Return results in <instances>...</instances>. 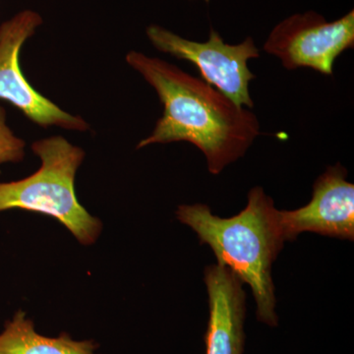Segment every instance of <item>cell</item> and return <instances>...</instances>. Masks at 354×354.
Wrapping results in <instances>:
<instances>
[{"label":"cell","instance_id":"obj_1","mask_svg":"<svg viewBox=\"0 0 354 354\" xmlns=\"http://www.w3.org/2000/svg\"><path fill=\"white\" fill-rule=\"evenodd\" d=\"M127 62L150 84L164 113L137 149L188 142L206 157L209 171L220 174L243 157L260 135L257 116L202 79L157 57L130 51Z\"/></svg>","mask_w":354,"mask_h":354},{"label":"cell","instance_id":"obj_6","mask_svg":"<svg viewBox=\"0 0 354 354\" xmlns=\"http://www.w3.org/2000/svg\"><path fill=\"white\" fill-rule=\"evenodd\" d=\"M41 24L39 13L24 10L0 25V100L13 104L39 127L87 131L90 127L82 118L66 113L37 92L21 71V48Z\"/></svg>","mask_w":354,"mask_h":354},{"label":"cell","instance_id":"obj_10","mask_svg":"<svg viewBox=\"0 0 354 354\" xmlns=\"http://www.w3.org/2000/svg\"><path fill=\"white\" fill-rule=\"evenodd\" d=\"M25 147L24 140L16 136L7 125L6 109L0 106V165L23 160Z\"/></svg>","mask_w":354,"mask_h":354},{"label":"cell","instance_id":"obj_8","mask_svg":"<svg viewBox=\"0 0 354 354\" xmlns=\"http://www.w3.org/2000/svg\"><path fill=\"white\" fill-rule=\"evenodd\" d=\"M209 297V321L205 354H243L246 295L243 283L220 264L205 269Z\"/></svg>","mask_w":354,"mask_h":354},{"label":"cell","instance_id":"obj_7","mask_svg":"<svg viewBox=\"0 0 354 354\" xmlns=\"http://www.w3.org/2000/svg\"><path fill=\"white\" fill-rule=\"evenodd\" d=\"M348 171L341 164L330 165L316 179L311 201L295 211H279L286 241L302 232L354 239V185L346 180Z\"/></svg>","mask_w":354,"mask_h":354},{"label":"cell","instance_id":"obj_2","mask_svg":"<svg viewBox=\"0 0 354 354\" xmlns=\"http://www.w3.org/2000/svg\"><path fill=\"white\" fill-rule=\"evenodd\" d=\"M176 218L196 232L201 245L211 247L218 264L250 286L258 321L277 327L272 267L286 241L279 209L264 189L257 186L249 191L245 208L232 218L215 216L204 204L181 205Z\"/></svg>","mask_w":354,"mask_h":354},{"label":"cell","instance_id":"obj_3","mask_svg":"<svg viewBox=\"0 0 354 354\" xmlns=\"http://www.w3.org/2000/svg\"><path fill=\"white\" fill-rule=\"evenodd\" d=\"M32 151L41 167L21 180L0 183V212L21 209L50 216L62 223L79 243L88 246L99 239L102 223L77 199L75 176L85 152L62 136L38 140Z\"/></svg>","mask_w":354,"mask_h":354},{"label":"cell","instance_id":"obj_9","mask_svg":"<svg viewBox=\"0 0 354 354\" xmlns=\"http://www.w3.org/2000/svg\"><path fill=\"white\" fill-rule=\"evenodd\" d=\"M97 348L93 339L75 341L67 333L57 337L38 334L22 310L16 312L0 334V354H97Z\"/></svg>","mask_w":354,"mask_h":354},{"label":"cell","instance_id":"obj_5","mask_svg":"<svg viewBox=\"0 0 354 354\" xmlns=\"http://www.w3.org/2000/svg\"><path fill=\"white\" fill-rule=\"evenodd\" d=\"M354 46V11L328 22L321 14H293L270 32L263 50L278 57L283 67H307L332 75L335 59Z\"/></svg>","mask_w":354,"mask_h":354},{"label":"cell","instance_id":"obj_4","mask_svg":"<svg viewBox=\"0 0 354 354\" xmlns=\"http://www.w3.org/2000/svg\"><path fill=\"white\" fill-rule=\"evenodd\" d=\"M146 32L158 50L194 64L205 82L239 106L253 109L249 83L256 76L249 69L248 60L259 57L260 53L251 37L241 44H228L213 29L205 43L184 39L158 25L149 26Z\"/></svg>","mask_w":354,"mask_h":354}]
</instances>
